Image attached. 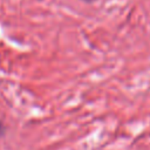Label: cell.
<instances>
[{
  "instance_id": "1",
  "label": "cell",
  "mask_w": 150,
  "mask_h": 150,
  "mask_svg": "<svg viewBox=\"0 0 150 150\" xmlns=\"http://www.w3.org/2000/svg\"><path fill=\"white\" fill-rule=\"evenodd\" d=\"M5 134H6V128H5L4 123L0 121V137H4Z\"/></svg>"
},
{
  "instance_id": "2",
  "label": "cell",
  "mask_w": 150,
  "mask_h": 150,
  "mask_svg": "<svg viewBox=\"0 0 150 150\" xmlns=\"http://www.w3.org/2000/svg\"><path fill=\"white\" fill-rule=\"evenodd\" d=\"M82 1H84V2H88V4H91V2H94V1H96V0H82Z\"/></svg>"
}]
</instances>
